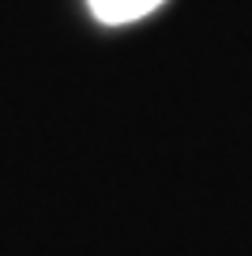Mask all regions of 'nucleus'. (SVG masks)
<instances>
[{
    "label": "nucleus",
    "instance_id": "nucleus-1",
    "mask_svg": "<svg viewBox=\"0 0 252 256\" xmlns=\"http://www.w3.org/2000/svg\"><path fill=\"white\" fill-rule=\"evenodd\" d=\"M166 4V0H87L90 16L106 26H120V23H136V19L150 16V12Z\"/></svg>",
    "mask_w": 252,
    "mask_h": 256
}]
</instances>
